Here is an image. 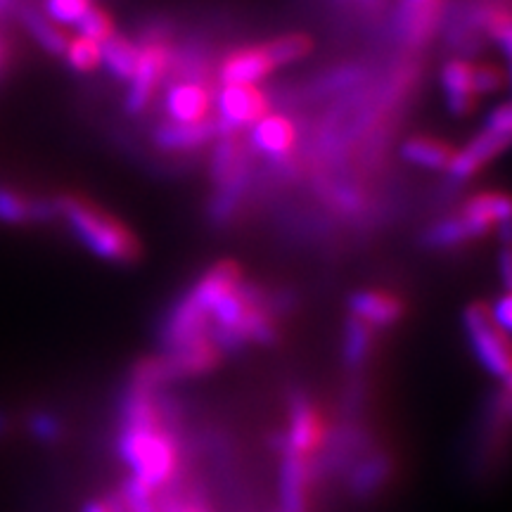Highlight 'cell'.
<instances>
[{
  "label": "cell",
  "instance_id": "cell-1",
  "mask_svg": "<svg viewBox=\"0 0 512 512\" xmlns=\"http://www.w3.org/2000/svg\"><path fill=\"white\" fill-rule=\"evenodd\" d=\"M155 389L133 375L131 387L121 403V430L117 439V451L131 470V479L150 491L169 484L178 467L176 439L164 425V411Z\"/></svg>",
  "mask_w": 512,
  "mask_h": 512
},
{
  "label": "cell",
  "instance_id": "cell-2",
  "mask_svg": "<svg viewBox=\"0 0 512 512\" xmlns=\"http://www.w3.org/2000/svg\"><path fill=\"white\" fill-rule=\"evenodd\" d=\"M57 211L83 247L112 264H133L140 256V242L124 223L105 214L83 197H57Z\"/></svg>",
  "mask_w": 512,
  "mask_h": 512
},
{
  "label": "cell",
  "instance_id": "cell-3",
  "mask_svg": "<svg viewBox=\"0 0 512 512\" xmlns=\"http://www.w3.org/2000/svg\"><path fill=\"white\" fill-rule=\"evenodd\" d=\"M463 328L479 366L498 380L508 382L512 377V342L510 335H505L491 318L489 306L479 302L467 306L463 313Z\"/></svg>",
  "mask_w": 512,
  "mask_h": 512
},
{
  "label": "cell",
  "instance_id": "cell-4",
  "mask_svg": "<svg viewBox=\"0 0 512 512\" xmlns=\"http://www.w3.org/2000/svg\"><path fill=\"white\" fill-rule=\"evenodd\" d=\"M268 102L266 95L256 86H226L219 95V119L216 136L240 133L245 126H254L261 117H266Z\"/></svg>",
  "mask_w": 512,
  "mask_h": 512
},
{
  "label": "cell",
  "instance_id": "cell-5",
  "mask_svg": "<svg viewBox=\"0 0 512 512\" xmlns=\"http://www.w3.org/2000/svg\"><path fill=\"white\" fill-rule=\"evenodd\" d=\"M510 147H512V133L484 128L477 138H472L470 143L463 147V150L453 152L451 164H448L446 169L453 181H467V178L479 174L486 164L494 162L496 157L503 155V152H508Z\"/></svg>",
  "mask_w": 512,
  "mask_h": 512
},
{
  "label": "cell",
  "instance_id": "cell-6",
  "mask_svg": "<svg viewBox=\"0 0 512 512\" xmlns=\"http://www.w3.org/2000/svg\"><path fill=\"white\" fill-rule=\"evenodd\" d=\"M309 456L283 448L280 451L278 512H309Z\"/></svg>",
  "mask_w": 512,
  "mask_h": 512
},
{
  "label": "cell",
  "instance_id": "cell-7",
  "mask_svg": "<svg viewBox=\"0 0 512 512\" xmlns=\"http://www.w3.org/2000/svg\"><path fill=\"white\" fill-rule=\"evenodd\" d=\"M323 444V420H320L318 408L306 394H297L290 399V411H287V430L283 437V448L309 456Z\"/></svg>",
  "mask_w": 512,
  "mask_h": 512
},
{
  "label": "cell",
  "instance_id": "cell-8",
  "mask_svg": "<svg viewBox=\"0 0 512 512\" xmlns=\"http://www.w3.org/2000/svg\"><path fill=\"white\" fill-rule=\"evenodd\" d=\"M166 62H169V53L159 43H145L143 50H138L136 72L131 76V91L126 98V110L131 114L143 112L147 102L152 98V91L157 88L159 79H162Z\"/></svg>",
  "mask_w": 512,
  "mask_h": 512
},
{
  "label": "cell",
  "instance_id": "cell-9",
  "mask_svg": "<svg viewBox=\"0 0 512 512\" xmlns=\"http://www.w3.org/2000/svg\"><path fill=\"white\" fill-rule=\"evenodd\" d=\"M441 0H401L396 12V36L408 46H422L437 31Z\"/></svg>",
  "mask_w": 512,
  "mask_h": 512
},
{
  "label": "cell",
  "instance_id": "cell-10",
  "mask_svg": "<svg viewBox=\"0 0 512 512\" xmlns=\"http://www.w3.org/2000/svg\"><path fill=\"white\" fill-rule=\"evenodd\" d=\"M351 316L363 320L368 328H392L403 316L401 299L394 294L377 292V290H361L349 297Z\"/></svg>",
  "mask_w": 512,
  "mask_h": 512
},
{
  "label": "cell",
  "instance_id": "cell-11",
  "mask_svg": "<svg viewBox=\"0 0 512 512\" xmlns=\"http://www.w3.org/2000/svg\"><path fill=\"white\" fill-rule=\"evenodd\" d=\"M60 216L57 200H34L22 195L10 185L0 183V223L8 226H24V223L50 221Z\"/></svg>",
  "mask_w": 512,
  "mask_h": 512
},
{
  "label": "cell",
  "instance_id": "cell-12",
  "mask_svg": "<svg viewBox=\"0 0 512 512\" xmlns=\"http://www.w3.org/2000/svg\"><path fill=\"white\" fill-rule=\"evenodd\" d=\"M472 67L467 60H448L441 69V86H444L446 93V105L451 114L456 117H465L475 110L477 105V93L475 83H472Z\"/></svg>",
  "mask_w": 512,
  "mask_h": 512
},
{
  "label": "cell",
  "instance_id": "cell-13",
  "mask_svg": "<svg viewBox=\"0 0 512 512\" xmlns=\"http://www.w3.org/2000/svg\"><path fill=\"white\" fill-rule=\"evenodd\" d=\"M273 69L275 67L264 46L242 48L238 53L228 55V60L223 62L221 81L226 86H254L256 81L264 79Z\"/></svg>",
  "mask_w": 512,
  "mask_h": 512
},
{
  "label": "cell",
  "instance_id": "cell-14",
  "mask_svg": "<svg viewBox=\"0 0 512 512\" xmlns=\"http://www.w3.org/2000/svg\"><path fill=\"white\" fill-rule=\"evenodd\" d=\"M392 472H394V463L387 453H380V451L368 453V456L358 460L354 470H351L349 475L351 494L356 498L375 496L377 491L392 479Z\"/></svg>",
  "mask_w": 512,
  "mask_h": 512
},
{
  "label": "cell",
  "instance_id": "cell-15",
  "mask_svg": "<svg viewBox=\"0 0 512 512\" xmlns=\"http://www.w3.org/2000/svg\"><path fill=\"white\" fill-rule=\"evenodd\" d=\"M216 136V124L209 119L202 121H166L157 128V145L164 150H190L200 147Z\"/></svg>",
  "mask_w": 512,
  "mask_h": 512
},
{
  "label": "cell",
  "instance_id": "cell-16",
  "mask_svg": "<svg viewBox=\"0 0 512 512\" xmlns=\"http://www.w3.org/2000/svg\"><path fill=\"white\" fill-rule=\"evenodd\" d=\"M294 126L290 119L280 117V114H271V117H261L252 126V145L264 155H271L275 159L285 157L294 143Z\"/></svg>",
  "mask_w": 512,
  "mask_h": 512
},
{
  "label": "cell",
  "instance_id": "cell-17",
  "mask_svg": "<svg viewBox=\"0 0 512 512\" xmlns=\"http://www.w3.org/2000/svg\"><path fill=\"white\" fill-rule=\"evenodd\" d=\"M211 95L202 83H176L166 95V110L176 121H202L207 119Z\"/></svg>",
  "mask_w": 512,
  "mask_h": 512
},
{
  "label": "cell",
  "instance_id": "cell-18",
  "mask_svg": "<svg viewBox=\"0 0 512 512\" xmlns=\"http://www.w3.org/2000/svg\"><path fill=\"white\" fill-rule=\"evenodd\" d=\"M211 171H214V181L223 185L233 178L249 174L247 164V152L245 145L240 143L238 133H230V136H221V143L214 152V162H211Z\"/></svg>",
  "mask_w": 512,
  "mask_h": 512
},
{
  "label": "cell",
  "instance_id": "cell-19",
  "mask_svg": "<svg viewBox=\"0 0 512 512\" xmlns=\"http://www.w3.org/2000/svg\"><path fill=\"white\" fill-rule=\"evenodd\" d=\"M370 354H373V328H368L363 320L351 316L344 325V344H342V358L344 366L349 370H361L368 363Z\"/></svg>",
  "mask_w": 512,
  "mask_h": 512
},
{
  "label": "cell",
  "instance_id": "cell-20",
  "mask_svg": "<svg viewBox=\"0 0 512 512\" xmlns=\"http://www.w3.org/2000/svg\"><path fill=\"white\" fill-rule=\"evenodd\" d=\"M100 62L105 64L107 72L117 76V79L131 81L133 72H136L138 62V48L124 36L112 34L107 41L100 43Z\"/></svg>",
  "mask_w": 512,
  "mask_h": 512
},
{
  "label": "cell",
  "instance_id": "cell-21",
  "mask_svg": "<svg viewBox=\"0 0 512 512\" xmlns=\"http://www.w3.org/2000/svg\"><path fill=\"white\" fill-rule=\"evenodd\" d=\"M401 155L411 164L425 166V169H446L453 159V150L441 140L418 136L403 143Z\"/></svg>",
  "mask_w": 512,
  "mask_h": 512
},
{
  "label": "cell",
  "instance_id": "cell-22",
  "mask_svg": "<svg viewBox=\"0 0 512 512\" xmlns=\"http://www.w3.org/2000/svg\"><path fill=\"white\" fill-rule=\"evenodd\" d=\"M19 17H22L24 27H27L29 34L34 36V41L43 50H46V53H50V55H64L69 38L64 36L60 29H57V24L50 22L48 17L38 15V12L31 10V8H22V12H19Z\"/></svg>",
  "mask_w": 512,
  "mask_h": 512
},
{
  "label": "cell",
  "instance_id": "cell-23",
  "mask_svg": "<svg viewBox=\"0 0 512 512\" xmlns=\"http://www.w3.org/2000/svg\"><path fill=\"white\" fill-rule=\"evenodd\" d=\"M470 240H475V235H472L470 226H467L460 214L437 221L434 226L425 230V235H422V242H425V247H432V249L460 247V245H465V242H470Z\"/></svg>",
  "mask_w": 512,
  "mask_h": 512
},
{
  "label": "cell",
  "instance_id": "cell-24",
  "mask_svg": "<svg viewBox=\"0 0 512 512\" xmlns=\"http://www.w3.org/2000/svg\"><path fill=\"white\" fill-rule=\"evenodd\" d=\"M266 53L271 57L273 67H283V64H290L294 60H302L311 53V38L302 34L292 36H280L275 41L266 43Z\"/></svg>",
  "mask_w": 512,
  "mask_h": 512
},
{
  "label": "cell",
  "instance_id": "cell-25",
  "mask_svg": "<svg viewBox=\"0 0 512 512\" xmlns=\"http://www.w3.org/2000/svg\"><path fill=\"white\" fill-rule=\"evenodd\" d=\"M64 57H67L69 67L76 69V72H81V74L93 72V69L100 64V46L98 43L88 41V38L76 36L67 43Z\"/></svg>",
  "mask_w": 512,
  "mask_h": 512
},
{
  "label": "cell",
  "instance_id": "cell-26",
  "mask_svg": "<svg viewBox=\"0 0 512 512\" xmlns=\"http://www.w3.org/2000/svg\"><path fill=\"white\" fill-rule=\"evenodd\" d=\"M76 27H79L81 38H88V41L98 43V46L114 34L110 15H107V12H102L100 8H93V5L86 10V15L76 22Z\"/></svg>",
  "mask_w": 512,
  "mask_h": 512
},
{
  "label": "cell",
  "instance_id": "cell-27",
  "mask_svg": "<svg viewBox=\"0 0 512 512\" xmlns=\"http://www.w3.org/2000/svg\"><path fill=\"white\" fill-rule=\"evenodd\" d=\"M91 8V0H46V15L53 24H76Z\"/></svg>",
  "mask_w": 512,
  "mask_h": 512
},
{
  "label": "cell",
  "instance_id": "cell-28",
  "mask_svg": "<svg viewBox=\"0 0 512 512\" xmlns=\"http://www.w3.org/2000/svg\"><path fill=\"white\" fill-rule=\"evenodd\" d=\"M29 432L41 441V444H57L62 437V422L53 413L38 411L29 418Z\"/></svg>",
  "mask_w": 512,
  "mask_h": 512
},
{
  "label": "cell",
  "instance_id": "cell-29",
  "mask_svg": "<svg viewBox=\"0 0 512 512\" xmlns=\"http://www.w3.org/2000/svg\"><path fill=\"white\" fill-rule=\"evenodd\" d=\"M119 498L124 501L128 512H159L155 498H152V491L145 489L143 484H138L136 479H128Z\"/></svg>",
  "mask_w": 512,
  "mask_h": 512
},
{
  "label": "cell",
  "instance_id": "cell-30",
  "mask_svg": "<svg viewBox=\"0 0 512 512\" xmlns=\"http://www.w3.org/2000/svg\"><path fill=\"white\" fill-rule=\"evenodd\" d=\"M472 83H475L477 95H491L503 86V74L494 64H477L472 67Z\"/></svg>",
  "mask_w": 512,
  "mask_h": 512
},
{
  "label": "cell",
  "instance_id": "cell-31",
  "mask_svg": "<svg viewBox=\"0 0 512 512\" xmlns=\"http://www.w3.org/2000/svg\"><path fill=\"white\" fill-rule=\"evenodd\" d=\"M489 311L498 328H501L505 335H512V292H505Z\"/></svg>",
  "mask_w": 512,
  "mask_h": 512
},
{
  "label": "cell",
  "instance_id": "cell-32",
  "mask_svg": "<svg viewBox=\"0 0 512 512\" xmlns=\"http://www.w3.org/2000/svg\"><path fill=\"white\" fill-rule=\"evenodd\" d=\"M491 131H503L512 133V102H505V105H498L494 112L486 117V126Z\"/></svg>",
  "mask_w": 512,
  "mask_h": 512
},
{
  "label": "cell",
  "instance_id": "cell-33",
  "mask_svg": "<svg viewBox=\"0 0 512 512\" xmlns=\"http://www.w3.org/2000/svg\"><path fill=\"white\" fill-rule=\"evenodd\" d=\"M501 254H498V266H501V280L503 285L512 292V240L501 242Z\"/></svg>",
  "mask_w": 512,
  "mask_h": 512
},
{
  "label": "cell",
  "instance_id": "cell-34",
  "mask_svg": "<svg viewBox=\"0 0 512 512\" xmlns=\"http://www.w3.org/2000/svg\"><path fill=\"white\" fill-rule=\"evenodd\" d=\"M81 512H112L110 503H102V501H91L83 505Z\"/></svg>",
  "mask_w": 512,
  "mask_h": 512
},
{
  "label": "cell",
  "instance_id": "cell-35",
  "mask_svg": "<svg viewBox=\"0 0 512 512\" xmlns=\"http://www.w3.org/2000/svg\"><path fill=\"white\" fill-rule=\"evenodd\" d=\"M15 5H17V0H0V15L15 10Z\"/></svg>",
  "mask_w": 512,
  "mask_h": 512
},
{
  "label": "cell",
  "instance_id": "cell-36",
  "mask_svg": "<svg viewBox=\"0 0 512 512\" xmlns=\"http://www.w3.org/2000/svg\"><path fill=\"white\" fill-rule=\"evenodd\" d=\"M110 510L112 512H128V508L124 505V501H121V498H117V501H110Z\"/></svg>",
  "mask_w": 512,
  "mask_h": 512
},
{
  "label": "cell",
  "instance_id": "cell-37",
  "mask_svg": "<svg viewBox=\"0 0 512 512\" xmlns=\"http://www.w3.org/2000/svg\"><path fill=\"white\" fill-rule=\"evenodd\" d=\"M5 430H8V418H5V415L0 413V434H3Z\"/></svg>",
  "mask_w": 512,
  "mask_h": 512
},
{
  "label": "cell",
  "instance_id": "cell-38",
  "mask_svg": "<svg viewBox=\"0 0 512 512\" xmlns=\"http://www.w3.org/2000/svg\"><path fill=\"white\" fill-rule=\"evenodd\" d=\"M3 60H5V48L3 43H0V67H3Z\"/></svg>",
  "mask_w": 512,
  "mask_h": 512
},
{
  "label": "cell",
  "instance_id": "cell-39",
  "mask_svg": "<svg viewBox=\"0 0 512 512\" xmlns=\"http://www.w3.org/2000/svg\"><path fill=\"white\" fill-rule=\"evenodd\" d=\"M505 392H508V394H512V377H510V380H508V382H505Z\"/></svg>",
  "mask_w": 512,
  "mask_h": 512
},
{
  "label": "cell",
  "instance_id": "cell-40",
  "mask_svg": "<svg viewBox=\"0 0 512 512\" xmlns=\"http://www.w3.org/2000/svg\"><path fill=\"white\" fill-rule=\"evenodd\" d=\"M510 60V86H512V57H508Z\"/></svg>",
  "mask_w": 512,
  "mask_h": 512
},
{
  "label": "cell",
  "instance_id": "cell-41",
  "mask_svg": "<svg viewBox=\"0 0 512 512\" xmlns=\"http://www.w3.org/2000/svg\"><path fill=\"white\" fill-rule=\"evenodd\" d=\"M505 394H508V392H505ZM508 399H510V408H512V394H508Z\"/></svg>",
  "mask_w": 512,
  "mask_h": 512
}]
</instances>
